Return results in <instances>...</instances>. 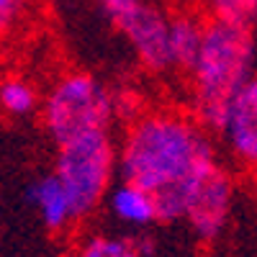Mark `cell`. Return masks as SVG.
Returning a JSON list of instances; mask_svg holds the SVG:
<instances>
[{"label":"cell","instance_id":"11","mask_svg":"<svg viewBox=\"0 0 257 257\" xmlns=\"http://www.w3.org/2000/svg\"><path fill=\"white\" fill-rule=\"evenodd\" d=\"M157 249L155 239L121 237V234H90L75 247V257H152Z\"/></svg>","mask_w":257,"mask_h":257},{"label":"cell","instance_id":"10","mask_svg":"<svg viewBox=\"0 0 257 257\" xmlns=\"http://www.w3.org/2000/svg\"><path fill=\"white\" fill-rule=\"evenodd\" d=\"M108 196V208L113 213V219L126 224V226H134V229H147L157 221V213H155V201L152 196L128 183V180H121L111 193H105Z\"/></svg>","mask_w":257,"mask_h":257},{"label":"cell","instance_id":"2","mask_svg":"<svg viewBox=\"0 0 257 257\" xmlns=\"http://www.w3.org/2000/svg\"><path fill=\"white\" fill-rule=\"evenodd\" d=\"M188 77V113L216 134L229 100L254 77V26L206 18L203 41Z\"/></svg>","mask_w":257,"mask_h":257},{"label":"cell","instance_id":"6","mask_svg":"<svg viewBox=\"0 0 257 257\" xmlns=\"http://www.w3.org/2000/svg\"><path fill=\"white\" fill-rule=\"evenodd\" d=\"M116 29L128 41L137 62L147 72L165 75L170 72V52H167V29H170V13L155 3V0H144L118 16Z\"/></svg>","mask_w":257,"mask_h":257},{"label":"cell","instance_id":"13","mask_svg":"<svg viewBox=\"0 0 257 257\" xmlns=\"http://www.w3.org/2000/svg\"><path fill=\"white\" fill-rule=\"evenodd\" d=\"M201 8H206V18L229 21V24L254 26L257 0H203Z\"/></svg>","mask_w":257,"mask_h":257},{"label":"cell","instance_id":"14","mask_svg":"<svg viewBox=\"0 0 257 257\" xmlns=\"http://www.w3.org/2000/svg\"><path fill=\"white\" fill-rule=\"evenodd\" d=\"M144 111H147V100H144L139 88H134V85L111 88V116H113V121H121L123 126H128Z\"/></svg>","mask_w":257,"mask_h":257},{"label":"cell","instance_id":"15","mask_svg":"<svg viewBox=\"0 0 257 257\" xmlns=\"http://www.w3.org/2000/svg\"><path fill=\"white\" fill-rule=\"evenodd\" d=\"M34 0H0V36L13 34L26 21Z\"/></svg>","mask_w":257,"mask_h":257},{"label":"cell","instance_id":"12","mask_svg":"<svg viewBox=\"0 0 257 257\" xmlns=\"http://www.w3.org/2000/svg\"><path fill=\"white\" fill-rule=\"evenodd\" d=\"M41 93L24 75H3L0 77V111L13 118H26L36 113Z\"/></svg>","mask_w":257,"mask_h":257},{"label":"cell","instance_id":"9","mask_svg":"<svg viewBox=\"0 0 257 257\" xmlns=\"http://www.w3.org/2000/svg\"><path fill=\"white\" fill-rule=\"evenodd\" d=\"M26 198L34 206V211L39 213V219H41V224H44L47 231L67 234L70 229L77 226L75 213H72V203H70L67 193H64V188H62V183L57 180L54 173L36 178L29 185Z\"/></svg>","mask_w":257,"mask_h":257},{"label":"cell","instance_id":"1","mask_svg":"<svg viewBox=\"0 0 257 257\" xmlns=\"http://www.w3.org/2000/svg\"><path fill=\"white\" fill-rule=\"evenodd\" d=\"M216 162L211 134L188 111L178 108H147L126 126L116 147L121 180L152 196L157 221L162 224L183 219L190 185Z\"/></svg>","mask_w":257,"mask_h":257},{"label":"cell","instance_id":"17","mask_svg":"<svg viewBox=\"0 0 257 257\" xmlns=\"http://www.w3.org/2000/svg\"><path fill=\"white\" fill-rule=\"evenodd\" d=\"M178 8H201L203 0H175Z\"/></svg>","mask_w":257,"mask_h":257},{"label":"cell","instance_id":"3","mask_svg":"<svg viewBox=\"0 0 257 257\" xmlns=\"http://www.w3.org/2000/svg\"><path fill=\"white\" fill-rule=\"evenodd\" d=\"M39 113L57 147L93 132H111V88L90 72H64L39 100Z\"/></svg>","mask_w":257,"mask_h":257},{"label":"cell","instance_id":"5","mask_svg":"<svg viewBox=\"0 0 257 257\" xmlns=\"http://www.w3.org/2000/svg\"><path fill=\"white\" fill-rule=\"evenodd\" d=\"M234 196H237V180H234L231 170L224 167L221 162L211 165L190 185L183 219L201 242L208 244L221 237L234 208Z\"/></svg>","mask_w":257,"mask_h":257},{"label":"cell","instance_id":"16","mask_svg":"<svg viewBox=\"0 0 257 257\" xmlns=\"http://www.w3.org/2000/svg\"><path fill=\"white\" fill-rule=\"evenodd\" d=\"M93 3L108 16L111 21H116L118 16H123L126 11H132L134 6H139V3H144V0H93Z\"/></svg>","mask_w":257,"mask_h":257},{"label":"cell","instance_id":"7","mask_svg":"<svg viewBox=\"0 0 257 257\" xmlns=\"http://www.w3.org/2000/svg\"><path fill=\"white\" fill-rule=\"evenodd\" d=\"M242 173H254L257 162V77L244 82L226 105L216 132Z\"/></svg>","mask_w":257,"mask_h":257},{"label":"cell","instance_id":"4","mask_svg":"<svg viewBox=\"0 0 257 257\" xmlns=\"http://www.w3.org/2000/svg\"><path fill=\"white\" fill-rule=\"evenodd\" d=\"M52 173L72 203L75 221L82 224L90 219L111 190L116 173V142L111 139V132H93L59 144Z\"/></svg>","mask_w":257,"mask_h":257},{"label":"cell","instance_id":"8","mask_svg":"<svg viewBox=\"0 0 257 257\" xmlns=\"http://www.w3.org/2000/svg\"><path fill=\"white\" fill-rule=\"evenodd\" d=\"M206 29V16L198 8H178L170 13L167 29V52H170V72L188 75L198 57Z\"/></svg>","mask_w":257,"mask_h":257}]
</instances>
